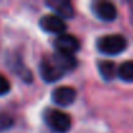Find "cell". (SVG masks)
Segmentation results:
<instances>
[{
  "mask_svg": "<svg viewBox=\"0 0 133 133\" xmlns=\"http://www.w3.org/2000/svg\"><path fill=\"white\" fill-rule=\"evenodd\" d=\"M43 119L46 127L56 133H66L71 128V118L69 114L57 110V109H48L43 114Z\"/></svg>",
  "mask_w": 133,
  "mask_h": 133,
  "instance_id": "obj_2",
  "label": "cell"
},
{
  "mask_svg": "<svg viewBox=\"0 0 133 133\" xmlns=\"http://www.w3.org/2000/svg\"><path fill=\"white\" fill-rule=\"evenodd\" d=\"M97 50L106 56H116L125 50L127 40L123 35L119 34H111L101 36L97 40Z\"/></svg>",
  "mask_w": 133,
  "mask_h": 133,
  "instance_id": "obj_3",
  "label": "cell"
},
{
  "mask_svg": "<svg viewBox=\"0 0 133 133\" xmlns=\"http://www.w3.org/2000/svg\"><path fill=\"white\" fill-rule=\"evenodd\" d=\"M42 30L48 34H62L66 31V22L57 14H46L40 18L39 22Z\"/></svg>",
  "mask_w": 133,
  "mask_h": 133,
  "instance_id": "obj_5",
  "label": "cell"
},
{
  "mask_svg": "<svg viewBox=\"0 0 133 133\" xmlns=\"http://www.w3.org/2000/svg\"><path fill=\"white\" fill-rule=\"evenodd\" d=\"M76 67V59L74 54H66L56 52L40 62V75L46 83H54L59 80L65 74L72 71Z\"/></svg>",
  "mask_w": 133,
  "mask_h": 133,
  "instance_id": "obj_1",
  "label": "cell"
},
{
  "mask_svg": "<svg viewBox=\"0 0 133 133\" xmlns=\"http://www.w3.org/2000/svg\"><path fill=\"white\" fill-rule=\"evenodd\" d=\"M98 71L106 82H111L116 76V66L112 61H101L98 63Z\"/></svg>",
  "mask_w": 133,
  "mask_h": 133,
  "instance_id": "obj_9",
  "label": "cell"
},
{
  "mask_svg": "<svg viewBox=\"0 0 133 133\" xmlns=\"http://www.w3.org/2000/svg\"><path fill=\"white\" fill-rule=\"evenodd\" d=\"M90 9L98 19L105 22H111L118 17L116 6L110 0H92Z\"/></svg>",
  "mask_w": 133,
  "mask_h": 133,
  "instance_id": "obj_4",
  "label": "cell"
},
{
  "mask_svg": "<svg viewBox=\"0 0 133 133\" xmlns=\"http://www.w3.org/2000/svg\"><path fill=\"white\" fill-rule=\"evenodd\" d=\"M79 40L70 34H59L56 40H54V48L56 52H61V53H66V54H74L79 50Z\"/></svg>",
  "mask_w": 133,
  "mask_h": 133,
  "instance_id": "obj_6",
  "label": "cell"
},
{
  "mask_svg": "<svg viewBox=\"0 0 133 133\" xmlns=\"http://www.w3.org/2000/svg\"><path fill=\"white\" fill-rule=\"evenodd\" d=\"M116 75L127 83H133V61H125L116 69Z\"/></svg>",
  "mask_w": 133,
  "mask_h": 133,
  "instance_id": "obj_10",
  "label": "cell"
},
{
  "mask_svg": "<svg viewBox=\"0 0 133 133\" xmlns=\"http://www.w3.org/2000/svg\"><path fill=\"white\" fill-rule=\"evenodd\" d=\"M13 124H14V119L12 118V115L6 112H0V131L9 129Z\"/></svg>",
  "mask_w": 133,
  "mask_h": 133,
  "instance_id": "obj_11",
  "label": "cell"
},
{
  "mask_svg": "<svg viewBox=\"0 0 133 133\" xmlns=\"http://www.w3.org/2000/svg\"><path fill=\"white\" fill-rule=\"evenodd\" d=\"M52 99L58 106H62V107L70 106L76 99V90L69 85L57 87L52 92Z\"/></svg>",
  "mask_w": 133,
  "mask_h": 133,
  "instance_id": "obj_7",
  "label": "cell"
},
{
  "mask_svg": "<svg viewBox=\"0 0 133 133\" xmlns=\"http://www.w3.org/2000/svg\"><path fill=\"white\" fill-rule=\"evenodd\" d=\"M45 5L63 19L74 17V5L71 0H45Z\"/></svg>",
  "mask_w": 133,
  "mask_h": 133,
  "instance_id": "obj_8",
  "label": "cell"
},
{
  "mask_svg": "<svg viewBox=\"0 0 133 133\" xmlns=\"http://www.w3.org/2000/svg\"><path fill=\"white\" fill-rule=\"evenodd\" d=\"M9 90H10V83H9V80L3 74H0V96H4V94L9 93Z\"/></svg>",
  "mask_w": 133,
  "mask_h": 133,
  "instance_id": "obj_12",
  "label": "cell"
}]
</instances>
